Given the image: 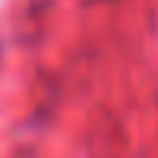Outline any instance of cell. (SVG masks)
Wrapping results in <instances>:
<instances>
[]
</instances>
